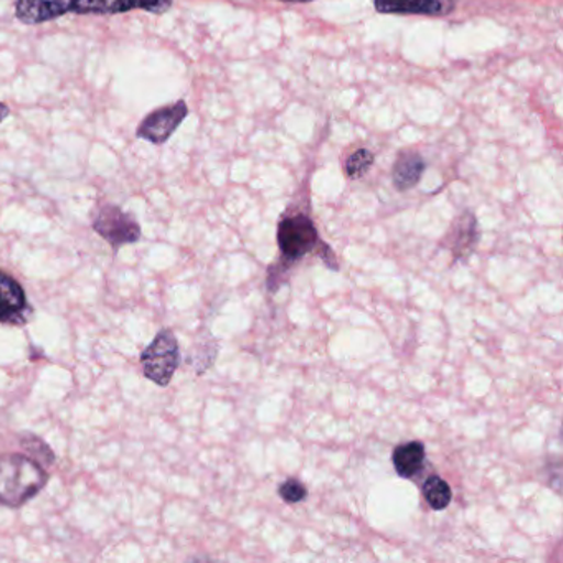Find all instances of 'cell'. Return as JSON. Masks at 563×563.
<instances>
[{"label":"cell","instance_id":"cell-9","mask_svg":"<svg viewBox=\"0 0 563 563\" xmlns=\"http://www.w3.org/2000/svg\"><path fill=\"white\" fill-rule=\"evenodd\" d=\"M27 309L24 289L12 276L0 272V322L19 321Z\"/></svg>","mask_w":563,"mask_h":563},{"label":"cell","instance_id":"cell-6","mask_svg":"<svg viewBox=\"0 0 563 563\" xmlns=\"http://www.w3.org/2000/svg\"><path fill=\"white\" fill-rule=\"evenodd\" d=\"M173 8V0H71V14L114 15L131 11L164 14Z\"/></svg>","mask_w":563,"mask_h":563},{"label":"cell","instance_id":"cell-15","mask_svg":"<svg viewBox=\"0 0 563 563\" xmlns=\"http://www.w3.org/2000/svg\"><path fill=\"white\" fill-rule=\"evenodd\" d=\"M279 496L288 504L302 503L308 497V487L301 481L291 477L279 486Z\"/></svg>","mask_w":563,"mask_h":563},{"label":"cell","instance_id":"cell-3","mask_svg":"<svg viewBox=\"0 0 563 563\" xmlns=\"http://www.w3.org/2000/svg\"><path fill=\"white\" fill-rule=\"evenodd\" d=\"M278 245L285 262H298L319 245L318 230L301 213L285 217L278 227Z\"/></svg>","mask_w":563,"mask_h":563},{"label":"cell","instance_id":"cell-1","mask_svg":"<svg viewBox=\"0 0 563 563\" xmlns=\"http://www.w3.org/2000/svg\"><path fill=\"white\" fill-rule=\"evenodd\" d=\"M47 479V471L34 457L0 454V504L22 506L44 489Z\"/></svg>","mask_w":563,"mask_h":563},{"label":"cell","instance_id":"cell-17","mask_svg":"<svg viewBox=\"0 0 563 563\" xmlns=\"http://www.w3.org/2000/svg\"><path fill=\"white\" fill-rule=\"evenodd\" d=\"M283 2H311V0H283Z\"/></svg>","mask_w":563,"mask_h":563},{"label":"cell","instance_id":"cell-11","mask_svg":"<svg viewBox=\"0 0 563 563\" xmlns=\"http://www.w3.org/2000/svg\"><path fill=\"white\" fill-rule=\"evenodd\" d=\"M424 457H427L424 444L421 441H408V443L398 444L395 448L391 461H394L398 476L410 479L415 474L420 473Z\"/></svg>","mask_w":563,"mask_h":563},{"label":"cell","instance_id":"cell-8","mask_svg":"<svg viewBox=\"0 0 563 563\" xmlns=\"http://www.w3.org/2000/svg\"><path fill=\"white\" fill-rule=\"evenodd\" d=\"M380 14L446 15L453 9L451 0H375Z\"/></svg>","mask_w":563,"mask_h":563},{"label":"cell","instance_id":"cell-4","mask_svg":"<svg viewBox=\"0 0 563 563\" xmlns=\"http://www.w3.org/2000/svg\"><path fill=\"white\" fill-rule=\"evenodd\" d=\"M93 229L111 246L128 245L140 240L141 227L134 217L117 206H104L93 219Z\"/></svg>","mask_w":563,"mask_h":563},{"label":"cell","instance_id":"cell-13","mask_svg":"<svg viewBox=\"0 0 563 563\" xmlns=\"http://www.w3.org/2000/svg\"><path fill=\"white\" fill-rule=\"evenodd\" d=\"M423 496L428 506L434 510L446 509V507L450 506L451 499H453L450 484L441 479L440 476H430L424 481Z\"/></svg>","mask_w":563,"mask_h":563},{"label":"cell","instance_id":"cell-16","mask_svg":"<svg viewBox=\"0 0 563 563\" xmlns=\"http://www.w3.org/2000/svg\"><path fill=\"white\" fill-rule=\"evenodd\" d=\"M9 114H11V110H9L8 104H4L2 101H0V123L8 120Z\"/></svg>","mask_w":563,"mask_h":563},{"label":"cell","instance_id":"cell-2","mask_svg":"<svg viewBox=\"0 0 563 563\" xmlns=\"http://www.w3.org/2000/svg\"><path fill=\"white\" fill-rule=\"evenodd\" d=\"M144 375L154 384L166 387L173 380L180 364L179 342L170 329L157 332L154 341L144 349L141 355Z\"/></svg>","mask_w":563,"mask_h":563},{"label":"cell","instance_id":"cell-10","mask_svg":"<svg viewBox=\"0 0 563 563\" xmlns=\"http://www.w3.org/2000/svg\"><path fill=\"white\" fill-rule=\"evenodd\" d=\"M479 233L473 213H464L456 220L450 236H448V249L453 250L454 258H463L470 255L476 245Z\"/></svg>","mask_w":563,"mask_h":563},{"label":"cell","instance_id":"cell-5","mask_svg":"<svg viewBox=\"0 0 563 563\" xmlns=\"http://www.w3.org/2000/svg\"><path fill=\"white\" fill-rule=\"evenodd\" d=\"M187 114H189V108H187L186 101H177V103L157 108L141 121L136 136L140 140L150 141L151 144H164L176 133Z\"/></svg>","mask_w":563,"mask_h":563},{"label":"cell","instance_id":"cell-7","mask_svg":"<svg viewBox=\"0 0 563 563\" xmlns=\"http://www.w3.org/2000/svg\"><path fill=\"white\" fill-rule=\"evenodd\" d=\"M71 14V0H18L15 18L27 25L45 24Z\"/></svg>","mask_w":563,"mask_h":563},{"label":"cell","instance_id":"cell-12","mask_svg":"<svg viewBox=\"0 0 563 563\" xmlns=\"http://www.w3.org/2000/svg\"><path fill=\"white\" fill-rule=\"evenodd\" d=\"M424 163L420 154L404 153L398 157L394 169V183L398 190H408L417 186L423 176Z\"/></svg>","mask_w":563,"mask_h":563},{"label":"cell","instance_id":"cell-14","mask_svg":"<svg viewBox=\"0 0 563 563\" xmlns=\"http://www.w3.org/2000/svg\"><path fill=\"white\" fill-rule=\"evenodd\" d=\"M374 166V154L367 150H358L357 153L352 154L345 164V173L351 179H361Z\"/></svg>","mask_w":563,"mask_h":563}]
</instances>
